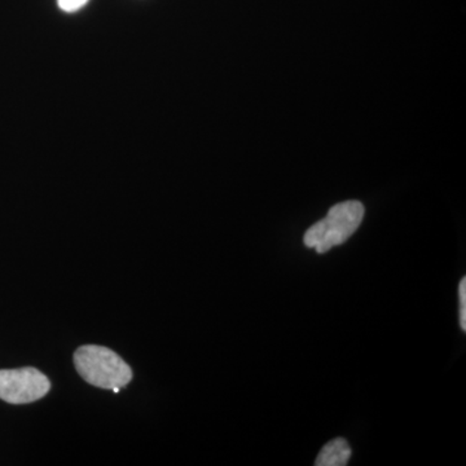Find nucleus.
I'll return each instance as SVG.
<instances>
[{
  "mask_svg": "<svg viewBox=\"0 0 466 466\" xmlns=\"http://www.w3.org/2000/svg\"><path fill=\"white\" fill-rule=\"evenodd\" d=\"M363 204L359 201H345L334 205L324 219L309 227L303 242L319 254L327 253L334 247L348 241L363 222Z\"/></svg>",
  "mask_w": 466,
  "mask_h": 466,
  "instance_id": "1",
  "label": "nucleus"
},
{
  "mask_svg": "<svg viewBox=\"0 0 466 466\" xmlns=\"http://www.w3.org/2000/svg\"><path fill=\"white\" fill-rule=\"evenodd\" d=\"M75 364L82 379L96 388L121 389L133 379L124 359L103 346H82L76 351Z\"/></svg>",
  "mask_w": 466,
  "mask_h": 466,
  "instance_id": "2",
  "label": "nucleus"
},
{
  "mask_svg": "<svg viewBox=\"0 0 466 466\" xmlns=\"http://www.w3.org/2000/svg\"><path fill=\"white\" fill-rule=\"evenodd\" d=\"M47 377L32 367L0 370V400L27 404L42 400L50 391Z\"/></svg>",
  "mask_w": 466,
  "mask_h": 466,
  "instance_id": "3",
  "label": "nucleus"
},
{
  "mask_svg": "<svg viewBox=\"0 0 466 466\" xmlns=\"http://www.w3.org/2000/svg\"><path fill=\"white\" fill-rule=\"evenodd\" d=\"M351 458V449L348 441L343 438H336L325 444L315 461L317 466H345Z\"/></svg>",
  "mask_w": 466,
  "mask_h": 466,
  "instance_id": "4",
  "label": "nucleus"
},
{
  "mask_svg": "<svg viewBox=\"0 0 466 466\" xmlns=\"http://www.w3.org/2000/svg\"><path fill=\"white\" fill-rule=\"evenodd\" d=\"M460 296V327L462 332L466 330V279H462L459 285Z\"/></svg>",
  "mask_w": 466,
  "mask_h": 466,
  "instance_id": "5",
  "label": "nucleus"
},
{
  "mask_svg": "<svg viewBox=\"0 0 466 466\" xmlns=\"http://www.w3.org/2000/svg\"><path fill=\"white\" fill-rule=\"evenodd\" d=\"M87 3L88 0H57L58 7H60L61 11L67 12V14L79 11Z\"/></svg>",
  "mask_w": 466,
  "mask_h": 466,
  "instance_id": "6",
  "label": "nucleus"
}]
</instances>
